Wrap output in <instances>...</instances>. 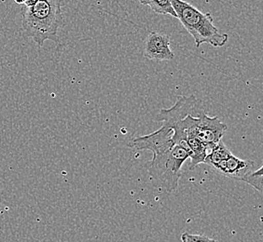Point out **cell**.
Here are the masks:
<instances>
[{"instance_id":"6da1fadb","label":"cell","mask_w":263,"mask_h":242,"mask_svg":"<svg viewBox=\"0 0 263 242\" xmlns=\"http://www.w3.org/2000/svg\"><path fill=\"white\" fill-rule=\"evenodd\" d=\"M63 0H39L23 13V29L41 48L47 41L58 42Z\"/></svg>"},{"instance_id":"7a4b0ae2","label":"cell","mask_w":263,"mask_h":242,"mask_svg":"<svg viewBox=\"0 0 263 242\" xmlns=\"http://www.w3.org/2000/svg\"><path fill=\"white\" fill-rule=\"evenodd\" d=\"M191 154L187 143L184 142L162 154L153 155L152 162L146 165L152 186L166 193L175 191L181 178L183 164Z\"/></svg>"},{"instance_id":"3957f363","label":"cell","mask_w":263,"mask_h":242,"mask_svg":"<svg viewBox=\"0 0 263 242\" xmlns=\"http://www.w3.org/2000/svg\"><path fill=\"white\" fill-rule=\"evenodd\" d=\"M172 6L185 29L191 34L197 48L202 44H209L215 48L226 45L228 34L221 33L213 23L209 12L203 13L184 0H172Z\"/></svg>"},{"instance_id":"277c9868","label":"cell","mask_w":263,"mask_h":242,"mask_svg":"<svg viewBox=\"0 0 263 242\" xmlns=\"http://www.w3.org/2000/svg\"><path fill=\"white\" fill-rule=\"evenodd\" d=\"M228 127L218 116H209L203 111L198 116L193 134L204 145L218 144L222 140Z\"/></svg>"},{"instance_id":"5b68a950","label":"cell","mask_w":263,"mask_h":242,"mask_svg":"<svg viewBox=\"0 0 263 242\" xmlns=\"http://www.w3.org/2000/svg\"><path fill=\"white\" fill-rule=\"evenodd\" d=\"M170 36L159 32H152L144 41L143 54L148 60L154 62H170L175 54L170 48Z\"/></svg>"},{"instance_id":"8992f818","label":"cell","mask_w":263,"mask_h":242,"mask_svg":"<svg viewBox=\"0 0 263 242\" xmlns=\"http://www.w3.org/2000/svg\"><path fill=\"white\" fill-rule=\"evenodd\" d=\"M211 167L219 174H222L235 181L243 182L245 178L250 172L255 171L256 163L252 160L238 158L237 156L232 155L227 159L214 164Z\"/></svg>"},{"instance_id":"52a82bcc","label":"cell","mask_w":263,"mask_h":242,"mask_svg":"<svg viewBox=\"0 0 263 242\" xmlns=\"http://www.w3.org/2000/svg\"><path fill=\"white\" fill-rule=\"evenodd\" d=\"M142 5L148 6L154 12L170 15L177 18V14L173 8L172 0H138Z\"/></svg>"},{"instance_id":"ba28073f","label":"cell","mask_w":263,"mask_h":242,"mask_svg":"<svg viewBox=\"0 0 263 242\" xmlns=\"http://www.w3.org/2000/svg\"><path fill=\"white\" fill-rule=\"evenodd\" d=\"M232 155H233V153L229 150L221 140V141L218 142V144L213 148L211 153L206 156V158L204 160V164L212 166L214 164H217L224 159H227Z\"/></svg>"},{"instance_id":"9c48e42d","label":"cell","mask_w":263,"mask_h":242,"mask_svg":"<svg viewBox=\"0 0 263 242\" xmlns=\"http://www.w3.org/2000/svg\"><path fill=\"white\" fill-rule=\"evenodd\" d=\"M262 167H260L257 171H253L245 178L243 183H247L249 186L257 189L258 192H262Z\"/></svg>"},{"instance_id":"30bf717a","label":"cell","mask_w":263,"mask_h":242,"mask_svg":"<svg viewBox=\"0 0 263 242\" xmlns=\"http://www.w3.org/2000/svg\"><path fill=\"white\" fill-rule=\"evenodd\" d=\"M181 240L182 242H218L203 235H194L190 233H183Z\"/></svg>"},{"instance_id":"8fae6325","label":"cell","mask_w":263,"mask_h":242,"mask_svg":"<svg viewBox=\"0 0 263 242\" xmlns=\"http://www.w3.org/2000/svg\"><path fill=\"white\" fill-rule=\"evenodd\" d=\"M37 1L39 0H26L24 5L26 6V8H30V7H33V6L35 5Z\"/></svg>"},{"instance_id":"7c38bea8","label":"cell","mask_w":263,"mask_h":242,"mask_svg":"<svg viewBox=\"0 0 263 242\" xmlns=\"http://www.w3.org/2000/svg\"><path fill=\"white\" fill-rule=\"evenodd\" d=\"M14 2H15L16 4H18V5H22V4H25L26 0H14Z\"/></svg>"}]
</instances>
